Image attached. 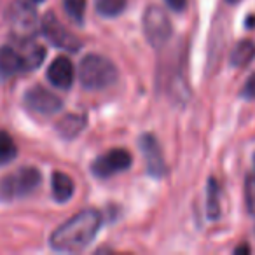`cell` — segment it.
I'll use <instances>...</instances> for the list:
<instances>
[{
	"label": "cell",
	"instance_id": "d6986e66",
	"mask_svg": "<svg viewBox=\"0 0 255 255\" xmlns=\"http://www.w3.org/2000/svg\"><path fill=\"white\" fill-rule=\"evenodd\" d=\"M65 12L75 25H84V14H86V0H63Z\"/></svg>",
	"mask_w": 255,
	"mask_h": 255
},
{
	"label": "cell",
	"instance_id": "5b68a950",
	"mask_svg": "<svg viewBox=\"0 0 255 255\" xmlns=\"http://www.w3.org/2000/svg\"><path fill=\"white\" fill-rule=\"evenodd\" d=\"M143 35H145L147 42L152 47H163L168 40L171 39L173 33V25H171L170 18L161 9L159 5H149L143 12Z\"/></svg>",
	"mask_w": 255,
	"mask_h": 255
},
{
	"label": "cell",
	"instance_id": "cb8c5ba5",
	"mask_svg": "<svg viewBox=\"0 0 255 255\" xmlns=\"http://www.w3.org/2000/svg\"><path fill=\"white\" fill-rule=\"evenodd\" d=\"M226 2H227V4H238V2H240V0H226Z\"/></svg>",
	"mask_w": 255,
	"mask_h": 255
},
{
	"label": "cell",
	"instance_id": "ac0fdd59",
	"mask_svg": "<svg viewBox=\"0 0 255 255\" xmlns=\"http://www.w3.org/2000/svg\"><path fill=\"white\" fill-rule=\"evenodd\" d=\"M18 154L16 143L12 140V136L5 131H0V166L9 164Z\"/></svg>",
	"mask_w": 255,
	"mask_h": 255
},
{
	"label": "cell",
	"instance_id": "277c9868",
	"mask_svg": "<svg viewBox=\"0 0 255 255\" xmlns=\"http://www.w3.org/2000/svg\"><path fill=\"white\" fill-rule=\"evenodd\" d=\"M40 171L33 166H25L16 170L14 173L7 175L0 182V198L16 199L28 196L40 185Z\"/></svg>",
	"mask_w": 255,
	"mask_h": 255
},
{
	"label": "cell",
	"instance_id": "5bb4252c",
	"mask_svg": "<svg viewBox=\"0 0 255 255\" xmlns=\"http://www.w3.org/2000/svg\"><path fill=\"white\" fill-rule=\"evenodd\" d=\"M51 189H53V196L58 203H67L74 196L75 185L68 175L61 173V171H54L51 177Z\"/></svg>",
	"mask_w": 255,
	"mask_h": 255
},
{
	"label": "cell",
	"instance_id": "3957f363",
	"mask_svg": "<svg viewBox=\"0 0 255 255\" xmlns=\"http://www.w3.org/2000/svg\"><path fill=\"white\" fill-rule=\"evenodd\" d=\"M5 19L9 23L12 37L18 42L35 39L37 33H39V16H37L35 7L30 2H25V0L12 2L7 9Z\"/></svg>",
	"mask_w": 255,
	"mask_h": 255
},
{
	"label": "cell",
	"instance_id": "7c38bea8",
	"mask_svg": "<svg viewBox=\"0 0 255 255\" xmlns=\"http://www.w3.org/2000/svg\"><path fill=\"white\" fill-rule=\"evenodd\" d=\"M86 124H88V117L84 114H68L56 124V131L63 140H74L84 131Z\"/></svg>",
	"mask_w": 255,
	"mask_h": 255
},
{
	"label": "cell",
	"instance_id": "7402d4cb",
	"mask_svg": "<svg viewBox=\"0 0 255 255\" xmlns=\"http://www.w3.org/2000/svg\"><path fill=\"white\" fill-rule=\"evenodd\" d=\"M164 2L168 4V7L173 9V11H177V12L184 11V9L187 7V0H164Z\"/></svg>",
	"mask_w": 255,
	"mask_h": 255
},
{
	"label": "cell",
	"instance_id": "d4e9b609",
	"mask_svg": "<svg viewBox=\"0 0 255 255\" xmlns=\"http://www.w3.org/2000/svg\"><path fill=\"white\" fill-rule=\"evenodd\" d=\"M30 2H35V4H39V2H42V0H30Z\"/></svg>",
	"mask_w": 255,
	"mask_h": 255
},
{
	"label": "cell",
	"instance_id": "7a4b0ae2",
	"mask_svg": "<svg viewBox=\"0 0 255 255\" xmlns=\"http://www.w3.org/2000/svg\"><path fill=\"white\" fill-rule=\"evenodd\" d=\"M119 77L117 67L102 54H86L79 65V81L89 91H100L112 86Z\"/></svg>",
	"mask_w": 255,
	"mask_h": 255
},
{
	"label": "cell",
	"instance_id": "ffe728a7",
	"mask_svg": "<svg viewBox=\"0 0 255 255\" xmlns=\"http://www.w3.org/2000/svg\"><path fill=\"white\" fill-rule=\"evenodd\" d=\"M245 203L252 215H255V173L247 175L245 180Z\"/></svg>",
	"mask_w": 255,
	"mask_h": 255
},
{
	"label": "cell",
	"instance_id": "30bf717a",
	"mask_svg": "<svg viewBox=\"0 0 255 255\" xmlns=\"http://www.w3.org/2000/svg\"><path fill=\"white\" fill-rule=\"evenodd\" d=\"M47 79L54 88L70 89L75 79L74 63L67 56H58L47 68Z\"/></svg>",
	"mask_w": 255,
	"mask_h": 255
},
{
	"label": "cell",
	"instance_id": "44dd1931",
	"mask_svg": "<svg viewBox=\"0 0 255 255\" xmlns=\"http://www.w3.org/2000/svg\"><path fill=\"white\" fill-rule=\"evenodd\" d=\"M241 96L245 100H255V74H252L250 77L247 79L243 89H241Z\"/></svg>",
	"mask_w": 255,
	"mask_h": 255
},
{
	"label": "cell",
	"instance_id": "484cf974",
	"mask_svg": "<svg viewBox=\"0 0 255 255\" xmlns=\"http://www.w3.org/2000/svg\"><path fill=\"white\" fill-rule=\"evenodd\" d=\"M254 166H255V156H254Z\"/></svg>",
	"mask_w": 255,
	"mask_h": 255
},
{
	"label": "cell",
	"instance_id": "ba28073f",
	"mask_svg": "<svg viewBox=\"0 0 255 255\" xmlns=\"http://www.w3.org/2000/svg\"><path fill=\"white\" fill-rule=\"evenodd\" d=\"M25 105L33 114H40V116H53L63 109L61 98H58L54 93H51L42 86H33L32 89L26 91Z\"/></svg>",
	"mask_w": 255,
	"mask_h": 255
},
{
	"label": "cell",
	"instance_id": "52a82bcc",
	"mask_svg": "<svg viewBox=\"0 0 255 255\" xmlns=\"http://www.w3.org/2000/svg\"><path fill=\"white\" fill-rule=\"evenodd\" d=\"M133 164V157L126 149H112L109 152L96 157L91 164V171L98 178H109L116 173L129 170Z\"/></svg>",
	"mask_w": 255,
	"mask_h": 255
},
{
	"label": "cell",
	"instance_id": "8992f818",
	"mask_svg": "<svg viewBox=\"0 0 255 255\" xmlns=\"http://www.w3.org/2000/svg\"><path fill=\"white\" fill-rule=\"evenodd\" d=\"M40 30H42V35L49 40L53 46L60 47V49L70 51V53H77L81 49V40L70 33L63 26V23L56 18V14L53 12H46L40 21Z\"/></svg>",
	"mask_w": 255,
	"mask_h": 255
},
{
	"label": "cell",
	"instance_id": "9a60e30c",
	"mask_svg": "<svg viewBox=\"0 0 255 255\" xmlns=\"http://www.w3.org/2000/svg\"><path fill=\"white\" fill-rule=\"evenodd\" d=\"M254 58H255V42L250 39H245V40H240V42L233 47L229 61L233 67L241 68V67H247L248 63H252Z\"/></svg>",
	"mask_w": 255,
	"mask_h": 255
},
{
	"label": "cell",
	"instance_id": "8fae6325",
	"mask_svg": "<svg viewBox=\"0 0 255 255\" xmlns=\"http://www.w3.org/2000/svg\"><path fill=\"white\" fill-rule=\"evenodd\" d=\"M25 72V60L18 47L2 46L0 47V75L12 77V75Z\"/></svg>",
	"mask_w": 255,
	"mask_h": 255
},
{
	"label": "cell",
	"instance_id": "603a6c76",
	"mask_svg": "<svg viewBox=\"0 0 255 255\" xmlns=\"http://www.w3.org/2000/svg\"><path fill=\"white\" fill-rule=\"evenodd\" d=\"M234 252H236V254H241V252H243V254H248V252H250V248H248L247 245H241V247H238Z\"/></svg>",
	"mask_w": 255,
	"mask_h": 255
},
{
	"label": "cell",
	"instance_id": "e0dca14e",
	"mask_svg": "<svg viewBox=\"0 0 255 255\" xmlns=\"http://www.w3.org/2000/svg\"><path fill=\"white\" fill-rule=\"evenodd\" d=\"M95 7L103 18H117L126 9V0H95Z\"/></svg>",
	"mask_w": 255,
	"mask_h": 255
},
{
	"label": "cell",
	"instance_id": "2e32d148",
	"mask_svg": "<svg viewBox=\"0 0 255 255\" xmlns=\"http://www.w3.org/2000/svg\"><path fill=\"white\" fill-rule=\"evenodd\" d=\"M206 215L210 220H217L220 217V187L215 178H210L206 187Z\"/></svg>",
	"mask_w": 255,
	"mask_h": 255
},
{
	"label": "cell",
	"instance_id": "6da1fadb",
	"mask_svg": "<svg viewBox=\"0 0 255 255\" xmlns=\"http://www.w3.org/2000/svg\"><path fill=\"white\" fill-rule=\"evenodd\" d=\"M102 213L98 210H82L77 215L63 222L53 234H51V248L63 254H75L82 252L91 245L102 227Z\"/></svg>",
	"mask_w": 255,
	"mask_h": 255
},
{
	"label": "cell",
	"instance_id": "4fadbf2b",
	"mask_svg": "<svg viewBox=\"0 0 255 255\" xmlns=\"http://www.w3.org/2000/svg\"><path fill=\"white\" fill-rule=\"evenodd\" d=\"M18 49L21 51L23 60H25V70H35L42 65L44 58H46V49L42 46L35 42V39L32 40H23L19 42Z\"/></svg>",
	"mask_w": 255,
	"mask_h": 255
},
{
	"label": "cell",
	"instance_id": "9c48e42d",
	"mask_svg": "<svg viewBox=\"0 0 255 255\" xmlns=\"http://www.w3.org/2000/svg\"><path fill=\"white\" fill-rule=\"evenodd\" d=\"M140 149H142L143 159H145L147 173L154 178H161L166 173V163H164L163 150L152 133H143L138 140Z\"/></svg>",
	"mask_w": 255,
	"mask_h": 255
}]
</instances>
